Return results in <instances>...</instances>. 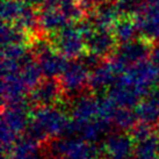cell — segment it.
<instances>
[{
	"label": "cell",
	"instance_id": "obj_19",
	"mask_svg": "<svg viewBox=\"0 0 159 159\" xmlns=\"http://www.w3.org/2000/svg\"><path fill=\"white\" fill-rule=\"evenodd\" d=\"M135 159H155L159 157V131L155 130L149 137L135 143Z\"/></svg>",
	"mask_w": 159,
	"mask_h": 159
},
{
	"label": "cell",
	"instance_id": "obj_8",
	"mask_svg": "<svg viewBox=\"0 0 159 159\" xmlns=\"http://www.w3.org/2000/svg\"><path fill=\"white\" fill-rule=\"evenodd\" d=\"M30 102H21L16 105L4 106L2 109V119L1 123L7 125L11 130H13L16 135H21L26 131L31 119Z\"/></svg>",
	"mask_w": 159,
	"mask_h": 159
},
{
	"label": "cell",
	"instance_id": "obj_10",
	"mask_svg": "<svg viewBox=\"0 0 159 159\" xmlns=\"http://www.w3.org/2000/svg\"><path fill=\"white\" fill-rule=\"evenodd\" d=\"M135 142L130 134L125 133H113L106 137L102 144V152L107 157L116 159H128L134 155Z\"/></svg>",
	"mask_w": 159,
	"mask_h": 159
},
{
	"label": "cell",
	"instance_id": "obj_2",
	"mask_svg": "<svg viewBox=\"0 0 159 159\" xmlns=\"http://www.w3.org/2000/svg\"><path fill=\"white\" fill-rule=\"evenodd\" d=\"M151 53V47L146 40H133L127 43H122L116 49L111 57V64L114 65L119 75H123L130 66L137 63L145 61Z\"/></svg>",
	"mask_w": 159,
	"mask_h": 159
},
{
	"label": "cell",
	"instance_id": "obj_23",
	"mask_svg": "<svg viewBox=\"0 0 159 159\" xmlns=\"http://www.w3.org/2000/svg\"><path fill=\"white\" fill-rule=\"evenodd\" d=\"M26 2L23 0H2L1 18L6 23H14L25 8Z\"/></svg>",
	"mask_w": 159,
	"mask_h": 159
},
{
	"label": "cell",
	"instance_id": "obj_3",
	"mask_svg": "<svg viewBox=\"0 0 159 159\" xmlns=\"http://www.w3.org/2000/svg\"><path fill=\"white\" fill-rule=\"evenodd\" d=\"M123 75L143 98L159 83V67L146 59L130 66Z\"/></svg>",
	"mask_w": 159,
	"mask_h": 159
},
{
	"label": "cell",
	"instance_id": "obj_15",
	"mask_svg": "<svg viewBox=\"0 0 159 159\" xmlns=\"http://www.w3.org/2000/svg\"><path fill=\"white\" fill-rule=\"evenodd\" d=\"M120 75H119V72L116 71L111 61L100 63L89 73V89L94 92H101L103 89H108Z\"/></svg>",
	"mask_w": 159,
	"mask_h": 159
},
{
	"label": "cell",
	"instance_id": "obj_6",
	"mask_svg": "<svg viewBox=\"0 0 159 159\" xmlns=\"http://www.w3.org/2000/svg\"><path fill=\"white\" fill-rule=\"evenodd\" d=\"M107 95L119 108H134L143 99L141 93L135 89L134 85L130 84L124 75H120L114 84L107 89Z\"/></svg>",
	"mask_w": 159,
	"mask_h": 159
},
{
	"label": "cell",
	"instance_id": "obj_24",
	"mask_svg": "<svg viewBox=\"0 0 159 159\" xmlns=\"http://www.w3.org/2000/svg\"><path fill=\"white\" fill-rule=\"evenodd\" d=\"M27 44H8L2 45V58H8V59H15V61H21L28 55V49Z\"/></svg>",
	"mask_w": 159,
	"mask_h": 159
},
{
	"label": "cell",
	"instance_id": "obj_25",
	"mask_svg": "<svg viewBox=\"0 0 159 159\" xmlns=\"http://www.w3.org/2000/svg\"><path fill=\"white\" fill-rule=\"evenodd\" d=\"M115 4L120 13L123 15H136L142 7V2L139 0H115Z\"/></svg>",
	"mask_w": 159,
	"mask_h": 159
},
{
	"label": "cell",
	"instance_id": "obj_7",
	"mask_svg": "<svg viewBox=\"0 0 159 159\" xmlns=\"http://www.w3.org/2000/svg\"><path fill=\"white\" fill-rule=\"evenodd\" d=\"M89 69L81 61L69 63L67 67L59 77L64 92L67 94H78L86 85H89Z\"/></svg>",
	"mask_w": 159,
	"mask_h": 159
},
{
	"label": "cell",
	"instance_id": "obj_13",
	"mask_svg": "<svg viewBox=\"0 0 159 159\" xmlns=\"http://www.w3.org/2000/svg\"><path fill=\"white\" fill-rule=\"evenodd\" d=\"M120 11L117 6L111 0H100L97 6L92 9L89 21L99 29H109L113 30L116 21L119 20Z\"/></svg>",
	"mask_w": 159,
	"mask_h": 159
},
{
	"label": "cell",
	"instance_id": "obj_17",
	"mask_svg": "<svg viewBox=\"0 0 159 159\" xmlns=\"http://www.w3.org/2000/svg\"><path fill=\"white\" fill-rule=\"evenodd\" d=\"M101 151L94 143L81 138H69L66 152L63 159H99Z\"/></svg>",
	"mask_w": 159,
	"mask_h": 159
},
{
	"label": "cell",
	"instance_id": "obj_16",
	"mask_svg": "<svg viewBox=\"0 0 159 159\" xmlns=\"http://www.w3.org/2000/svg\"><path fill=\"white\" fill-rule=\"evenodd\" d=\"M71 20L59 8H43L39 15L40 30L48 34H56L70 26Z\"/></svg>",
	"mask_w": 159,
	"mask_h": 159
},
{
	"label": "cell",
	"instance_id": "obj_27",
	"mask_svg": "<svg viewBox=\"0 0 159 159\" xmlns=\"http://www.w3.org/2000/svg\"><path fill=\"white\" fill-rule=\"evenodd\" d=\"M23 1L30 6H37V5H43L45 0H23Z\"/></svg>",
	"mask_w": 159,
	"mask_h": 159
},
{
	"label": "cell",
	"instance_id": "obj_5",
	"mask_svg": "<svg viewBox=\"0 0 159 159\" xmlns=\"http://www.w3.org/2000/svg\"><path fill=\"white\" fill-rule=\"evenodd\" d=\"M64 89L61 81L55 78L42 79L40 84L30 91L29 102L31 106L39 107H53L61 103Z\"/></svg>",
	"mask_w": 159,
	"mask_h": 159
},
{
	"label": "cell",
	"instance_id": "obj_14",
	"mask_svg": "<svg viewBox=\"0 0 159 159\" xmlns=\"http://www.w3.org/2000/svg\"><path fill=\"white\" fill-rule=\"evenodd\" d=\"M70 111L72 119L78 122L97 120L99 116L98 98H94L91 94L79 93V95L71 103Z\"/></svg>",
	"mask_w": 159,
	"mask_h": 159
},
{
	"label": "cell",
	"instance_id": "obj_26",
	"mask_svg": "<svg viewBox=\"0 0 159 159\" xmlns=\"http://www.w3.org/2000/svg\"><path fill=\"white\" fill-rule=\"evenodd\" d=\"M150 58H151V62L159 67V45H156V47H153V48L151 49Z\"/></svg>",
	"mask_w": 159,
	"mask_h": 159
},
{
	"label": "cell",
	"instance_id": "obj_28",
	"mask_svg": "<svg viewBox=\"0 0 159 159\" xmlns=\"http://www.w3.org/2000/svg\"><path fill=\"white\" fill-rule=\"evenodd\" d=\"M9 159H44L43 157H40L37 155H33V156H28V157H11Z\"/></svg>",
	"mask_w": 159,
	"mask_h": 159
},
{
	"label": "cell",
	"instance_id": "obj_22",
	"mask_svg": "<svg viewBox=\"0 0 159 159\" xmlns=\"http://www.w3.org/2000/svg\"><path fill=\"white\" fill-rule=\"evenodd\" d=\"M138 122L139 121L136 111H131V108H124V107L117 108L113 119V125H115L121 131H130Z\"/></svg>",
	"mask_w": 159,
	"mask_h": 159
},
{
	"label": "cell",
	"instance_id": "obj_18",
	"mask_svg": "<svg viewBox=\"0 0 159 159\" xmlns=\"http://www.w3.org/2000/svg\"><path fill=\"white\" fill-rule=\"evenodd\" d=\"M135 111L139 122L155 125L159 121V101L146 94L135 107Z\"/></svg>",
	"mask_w": 159,
	"mask_h": 159
},
{
	"label": "cell",
	"instance_id": "obj_12",
	"mask_svg": "<svg viewBox=\"0 0 159 159\" xmlns=\"http://www.w3.org/2000/svg\"><path fill=\"white\" fill-rule=\"evenodd\" d=\"M36 57L43 75H45L47 78L61 77L69 65L67 58L58 50H55L51 45L45 49L44 51L36 55Z\"/></svg>",
	"mask_w": 159,
	"mask_h": 159
},
{
	"label": "cell",
	"instance_id": "obj_20",
	"mask_svg": "<svg viewBox=\"0 0 159 159\" xmlns=\"http://www.w3.org/2000/svg\"><path fill=\"white\" fill-rule=\"evenodd\" d=\"M139 33L137 28L136 21L129 18H120L113 27V34L117 42L127 43L135 40L136 34Z\"/></svg>",
	"mask_w": 159,
	"mask_h": 159
},
{
	"label": "cell",
	"instance_id": "obj_21",
	"mask_svg": "<svg viewBox=\"0 0 159 159\" xmlns=\"http://www.w3.org/2000/svg\"><path fill=\"white\" fill-rule=\"evenodd\" d=\"M1 41H2V45L27 44L28 33L15 25L4 22L1 28Z\"/></svg>",
	"mask_w": 159,
	"mask_h": 159
},
{
	"label": "cell",
	"instance_id": "obj_11",
	"mask_svg": "<svg viewBox=\"0 0 159 159\" xmlns=\"http://www.w3.org/2000/svg\"><path fill=\"white\" fill-rule=\"evenodd\" d=\"M1 98L2 106L16 105L27 101V94L30 89L27 87L20 73L1 77Z\"/></svg>",
	"mask_w": 159,
	"mask_h": 159
},
{
	"label": "cell",
	"instance_id": "obj_4",
	"mask_svg": "<svg viewBox=\"0 0 159 159\" xmlns=\"http://www.w3.org/2000/svg\"><path fill=\"white\" fill-rule=\"evenodd\" d=\"M53 45L66 58H78L84 55L86 42L79 27L67 26L55 34Z\"/></svg>",
	"mask_w": 159,
	"mask_h": 159
},
{
	"label": "cell",
	"instance_id": "obj_9",
	"mask_svg": "<svg viewBox=\"0 0 159 159\" xmlns=\"http://www.w3.org/2000/svg\"><path fill=\"white\" fill-rule=\"evenodd\" d=\"M86 49L91 53H94L99 57L111 56L115 51L116 39L113 30L109 29H99L94 28L89 35L85 37Z\"/></svg>",
	"mask_w": 159,
	"mask_h": 159
},
{
	"label": "cell",
	"instance_id": "obj_1",
	"mask_svg": "<svg viewBox=\"0 0 159 159\" xmlns=\"http://www.w3.org/2000/svg\"><path fill=\"white\" fill-rule=\"evenodd\" d=\"M71 120L63 109L56 107H39L31 113L26 135L39 143L69 136Z\"/></svg>",
	"mask_w": 159,
	"mask_h": 159
}]
</instances>
